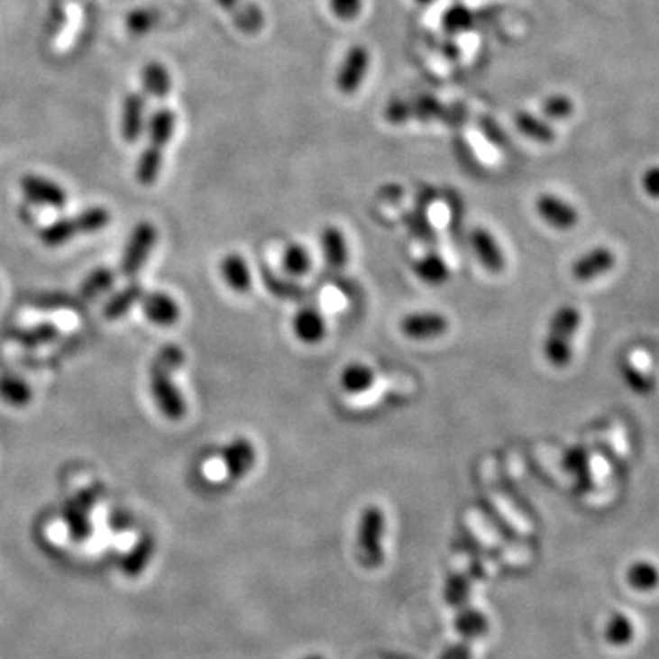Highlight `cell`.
<instances>
[{"label":"cell","mask_w":659,"mask_h":659,"mask_svg":"<svg viewBox=\"0 0 659 659\" xmlns=\"http://www.w3.org/2000/svg\"><path fill=\"white\" fill-rule=\"evenodd\" d=\"M414 275L427 286H442L449 280L451 270L445 259L438 253H427L412 264Z\"/></svg>","instance_id":"d6986e66"},{"label":"cell","mask_w":659,"mask_h":659,"mask_svg":"<svg viewBox=\"0 0 659 659\" xmlns=\"http://www.w3.org/2000/svg\"><path fill=\"white\" fill-rule=\"evenodd\" d=\"M616 266V257L609 248H593L579 257L572 266V275L579 282H591Z\"/></svg>","instance_id":"4fadbf2b"},{"label":"cell","mask_w":659,"mask_h":659,"mask_svg":"<svg viewBox=\"0 0 659 659\" xmlns=\"http://www.w3.org/2000/svg\"><path fill=\"white\" fill-rule=\"evenodd\" d=\"M625 383L637 394H648L655 389V381L652 376H646L645 372H639L634 369V365H623L621 369Z\"/></svg>","instance_id":"e575fe53"},{"label":"cell","mask_w":659,"mask_h":659,"mask_svg":"<svg viewBox=\"0 0 659 659\" xmlns=\"http://www.w3.org/2000/svg\"><path fill=\"white\" fill-rule=\"evenodd\" d=\"M145 96L131 92L124 101L122 110V134L127 143H136L143 134L145 125Z\"/></svg>","instance_id":"9a60e30c"},{"label":"cell","mask_w":659,"mask_h":659,"mask_svg":"<svg viewBox=\"0 0 659 659\" xmlns=\"http://www.w3.org/2000/svg\"><path fill=\"white\" fill-rule=\"evenodd\" d=\"M220 271L224 277V282L236 293H246L252 289L253 286V277H252V270L248 261L238 255V253H229L222 259L220 264Z\"/></svg>","instance_id":"2e32d148"},{"label":"cell","mask_w":659,"mask_h":659,"mask_svg":"<svg viewBox=\"0 0 659 659\" xmlns=\"http://www.w3.org/2000/svg\"><path fill=\"white\" fill-rule=\"evenodd\" d=\"M291 330L298 341L314 346V344H319L325 341L328 325H326V317L317 308L307 307L293 316Z\"/></svg>","instance_id":"7c38bea8"},{"label":"cell","mask_w":659,"mask_h":659,"mask_svg":"<svg viewBox=\"0 0 659 659\" xmlns=\"http://www.w3.org/2000/svg\"><path fill=\"white\" fill-rule=\"evenodd\" d=\"M142 308L147 319L158 326H172L179 319V307L172 297L163 291L143 293Z\"/></svg>","instance_id":"5bb4252c"},{"label":"cell","mask_w":659,"mask_h":659,"mask_svg":"<svg viewBox=\"0 0 659 659\" xmlns=\"http://www.w3.org/2000/svg\"><path fill=\"white\" fill-rule=\"evenodd\" d=\"M628 581L634 584V588L650 590V588H654L657 584L659 573L655 572L654 566H650L646 563H639V564L632 566V570L628 573Z\"/></svg>","instance_id":"d590c367"},{"label":"cell","mask_w":659,"mask_h":659,"mask_svg":"<svg viewBox=\"0 0 659 659\" xmlns=\"http://www.w3.org/2000/svg\"><path fill=\"white\" fill-rule=\"evenodd\" d=\"M110 224V213L105 207H90L78 216L59 218L41 231V243L48 248L63 246L78 234H88L105 229Z\"/></svg>","instance_id":"7a4b0ae2"},{"label":"cell","mask_w":659,"mask_h":659,"mask_svg":"<svg viewBox=\"0 0 659 659\" xmlns=\"http://www.w3.org/2000/svg\"><path fill=\"white\" fill-rule=\"evenodd\" d=\"M515 125L520 131V134L535 140V142H543L548 143L554 140V131L552 127L545 122V119L536 117L529 112H518L515 115Z\"/></svg>","instance_id":"4316f807"},{"label":"cell","mask_w":659,"mask_h":659,"mask_svg":"<svg viewBox=\"0 0 659 659\" xmlns=\"http://www.w3.org/2000/svg\"><path fill=\"white\" fill-rule=\"evenodd\" d=\"M442 659H469V654L465 648H453Z\"/></svg>","instance_id":"b9f144b4"},{"label":"cell","mask_w":659,"mask_h":659,"mask_svg":"<svg viewBox=\"0 0 659 659\" xmlns=\"http://www.w3.org/2000/svg\"><path fill=\"white\" fill-rule=\"evenodd\" d=\"M176 127V114L170 108H158L149 119V145L165 151Z\"/></svg>","instance_id":"44dd1931"},{"label":"cell","mask_w":659,"mask_h":659,"mask_svg":"<svg viewBox=\"0 0 659 659\" xmlns=\"http://www.w3.org/2000/svg\"><path fill=\"white\" fill-rule=\"evenodd\" d=\"M471 246L486 271L499 275L506 270V253L490 229L474 227L471 231Z\"/></svg>","instance_id":"ba28073f"},{"label":"cell","mask_w":659,"mask_h":659,"mask_svg":"<svg viewBox=\"0 0 659 659\" xmlns=\"http://www.w3.org/2000/svg\"><path fill=\"white\" fill-rule=\"evenodd\" d=\"M321 250L332 270H343L348 262V243L341 227L326 225L321 231Z\"/></svg>","instance_id":"e0dca14e"},{"label":"cell","mask_w":659,"mask_h":659,"mask_svg":"<svg viewBox=\"0 0 659 659\" xmlns=\"http://www.w3.org/2000/svg\"><path fill=\"white\" fill-rule=\"evenodd\" d=\"M416 3L422 5V6H431L435 3V0H416Z\"/></svg>","instance_id":"ee69618b"},{"label":"cell","mask_w":659,"mask_h":659,"mask_svg":"<svg viewBox=\"0 0 659 659\" xmlns=\"http://www.w3.org/2000/svg\"><path fill=\"white\" fill-rule=\"evenodd\" d=\"M57 335H59V332L53 325H37V326L17 332L14 335V339L28 348H37V346L53 343L57 339Z\"/></svg>","instance_id":"f546056e"},{"label":"cell","mask_w":659,"mask_h":659,"mask_svg":"<svg viewBox=\"0 0 659 659\" xmlns=\"http://www.w3.org/2000/svg\"><path fill=\"white\" fill-rule=\"evenodd\" d=\"M476 24V14L467 6V5H451L442 19H440V26L444 30V33H447L449 37H456L462 33H467L474 28Z\"/></svg>","instance_id":"ffe728a7"},{"label":"cell","mask_w":659,"mask_h":659,"mask_svg":"<svg viewBox=\"0 0 659 659\" xmlns=\"http://www.w3.org/2000/svg\"><path fill=\"white\" fill-rule=\"evenodd\" d=\"M449 328L451 321L440 312H412L407 314L399 323L401 334L412 341L438 339L445 335Z\"/></svg>","instance_id":"52a82bcc"},{"label":"cell","mask_w":659,"mask_h":659,"mask_svg":"<svg viewBox=\"0 0 659 659\" xmlns=\"http://www.w3.org/2000/svg\"><path fill=\"white\" fill-rule=\"evenodd\" d=\"M385 513L378 506L365 508L359 522V554L365 564L378 566L383 561V538H385Z\"/></svg>","instance_id":"3957f363"},{"label":"cell","mask_w":659,"mask_h":659,"mask_svg":"<svg viewBox=\"0 0 659 659\" xmlns=\"http://www.w3.org/2000/svg\"><path fill=\"white\" fill-rule=\"evenodd\" d=\"M310 659H321V657H310Z\"/></svg>","instance_id":"f6af8a7d"},{"label":"cell","mask_w":659,"mask_h":659,"mask_svg":"<svg viewBox=\"0 0 659 659\" xmlns=\"http://www.w3.org/2000/svg\"><path fill=\"white\" fill-rule=\"evenodd\" d=\"M632 637V625L625 618H616L609 625V639L614 643H625Z\"/></svg>","instance_id":"f35d334b"},{"label":"cell","mask_w":659,"mask_h":659,"mask_svg":"<svg viewBox=\"0 0 659 659\" xmlns=\"http://www.w3.org/2000/svg\"><path fill=\"white\" fill-rule=\"evenodd\" d=\"M114 271L108 268H99L96 271H92L85 282L81 284V295L87 298H94L101 293H105L106 289H110V286L114 284Z\"/></svg>","instance_id":"d6a6232c"},{"label":"cell","mask_w":659,"mask_h":659,"mask_svg":"<svg viewBox=\"0 0 659 659\" xmlns=\"http://www.w3.org/2000/svg\"><path fill=\"white\" fill-rule=\"evenodd\" d=\"M143 297V288L142 284L134 282L131 286H127L125 289H122L119 293H115L110 301L106 303L105 307V317L108 321H114V319H119L129 314V310L138 303L142 301Z\"/></svg>","instance_id":"7402d4cb"},{"label":"cell","mask_w":659,"mask_h":659,"mask_svg":"<svg viewBox=\"0 0 659 659\" xmlns=\"http://www.w3.org/2000/svg\"><path fill=\"white\" fill-rule=\"evenodd\" d=\"M186 363V353L184 350L179 348L178 344H165L154 357V362L151 367L161 369L165 372L174 374L176 371H179Z\"/></svg>","instance_id":"1f68e13d"},{"label":"cell","mask_w":659,"mask_h":659,"mask_svg":"<svg viewBox=\"0 0 659 659\" xmlns=\"http://www.w3.org/2000/svg\"><path fill=\"white\" fill-rule=\"evenodd\" d=\"M412 117L422 119V122H429V119H440L445 115L444 105L431 94H422L416 99L410 101Z\"/></svg>","instance_id":"4dcf8cb0"},{"label":"cell","mask_w":659,"mask_h":659,"mask_svg":"<svg viewBox=\"0 0 659 659\" xmlns=\"http://www.w3.org/2000/svg\"><path fill=\"white\" fill-rule=\"evenodd\" d=\"M243 0H216V5L222 8V10H227V12H233L238 5H241Z\"/></svg>","instance_id":"7bdbcfd3"},{"label":"cell","mask_w":659,"mask_h":659,"mask_svg":"<svg viewBox=\"0 0 659 659\" xmlns=\"http://www.w3.org/2000/svg\"><path fill=\"white\" fill-rule=\"evenodd\" d=\"M163 167V151L156 149L152 145H147V149L142 152L136 167V178L142 186H152L160 170Z\"/></svg>","instance_id":"484cf974"},{"label":"cell","mask_w":659,"mask_h":659,"mask_svg":"<svg viewBox=\"0 0 659 659\" xmlns=\"http://www.w3.org/2000/svg\"><path fill=\"white\" fill-rule=\"evenodd\" d=\"M581 326V312L564 305L552 316L545 339L546 362L557 369H564L573 359V341Z\"/></svg>","instance_id":"6da1fadb"},{"label":"cell","mask_w":659,"mask_h":659,"mask_svg":"<svg viewBox=\"0 0 659 659\" xmlns=\"http://www.w3.org/2000/svg\"><path fill=\"white\" fill-rule=\"evenodd\" d=\"M65 23H67L65 8L61 5H53L51 12H50V17H48V23H46V35L55 37L57 33H61Z\"/></svg>","instance_id":"74e56055"},{"label":"cell","mask_w":659,"mask_h":659,"mask_svg":"<svg viewBox=\"0 0 659 659\" xmlns=\"http://www.w3.org/2000/svg\"><path fill=\"white\" fill-rule=\"evenodd\" d=\"M222 462L231 481H241L257 463V449L252 440L241 436L229 442L222 451Z\"/></svg>","instance_id":"9c48e42d"},{"label":"cell","mask_w":659,"mask_h":659,"mask_svg":"<svg viewBox=\"0 0 659 659\" xmlns=\"http://www.w3.org/2000/svg\"><path fill=\"white\" fill-rule=\"evenodd\" d=\"M233 21L244 33H257L262 28L264 17L253 3H241L233 10Z\"/></svg>","instance_id":"f1b7e54d"},{"label":"cell","mask_w":659,"mask_h":659,"mask_svg":"<svg viewBox=\"0 0 659 659\" xmlns=\"http://www.w3.org/2000/svg\"><path fill=\"white\" fill-rule=\"evenodd\" d=\"M33 398L32 387L17 376H0V399L12 407H26Z\"/></svg>","instance_id":"cb8c5ba5"},{"label":"cell","mask_w":659,"mask_h":659,"mask_svg":"<svg viewBox=\"0 0 659 659\" xmlns=\"http://www.w3.org/2000/svg\"><path fill=\"white\" fill-rule=\"evenodd\" d=\"M21 189L24 197L37 206H46L51 209H63L67 206L65 189L42 176L24 174L21 178Z\"/></svg>","instance_id":"30bf717a"},{"label":"cell","mask_w":659,"mask_h":659,"mask_svg":"<svg viewBox=\"0 0 659 659\" xmlns=\"http://www.w3.org/2000/svg\"><path fill=\"white\" fill-rule=\"evenodd\" d=\"M170 376V372L151 367V392L158 410L170 422H179L188 414V405Z\"/></svg>","instance_id":"5b68a950"},{"label":"cell","mask_w":659,"mask_h":659,"mask_svg":"<svg viewBox=\"0 0 659 659\" xmlns=\"http://www.w3.org/2000/svg\"><path fill=\"white\" fill-rule=\"evenodd\" d=\"M371 63H372V57H371V51L367 46H363V44L350 46L337 69L335 88L343 96H353L359 88H362L363 81L367 79Z\"/></svg>","instance_id":"277c9868"},{"label":"cell","mask_w":659,"mask_h":659,"mask_svg":"<svg viewBox=\"0 0 659 659\" xmlns=\"http://www.w3.org/2000/svg\"><path fill=\"white\" fill-rule=\"evenodd\" d=\"M161 23V12L156 8H138L129 12L125 17V26L131 35H147Z\"/></svg>","instance_id":"83f0119b"},{"label":"cell","mask_w":659,"mask_h":659,"mask_svg":"<svg viewBox=\"0 0 659 659\" xmlns=\"http://www.w3.org/2000/svg\"><path fill=\"white\" fill-rule=\"evenodd\" d=\"M363 0H328V8L337 21L352 23L363 12Z\"/></svg>","instance_id":"836d02e7"},{"label":"cell","mask_w":659,"mask_h":659,"mask_svg":"<svg viewBox=\"0 0 659 659\" xmlns=\"http://www.w3.org/2000/svg\"><path fill=\"white\" fill-rule=\"evenodd\" d=\"M460 628H462V632H467V634L482 632V628H486V621L481 616H467L465 619L460 621Z\"/></svg>","instance_id":"ab89813d"},{"label":"cell","mask_w":659,"mask_h":659,"mask_svg":"<svg viewBox=\"0 0 659 659\" xmlns=\"http://www.w3.org/2000/svg\"><path fill=\"white\" fill-rule=\"evenodd\" d=\"M535 211L550 227L568 231L579 224L577 209L555 195H541L535 200Z\"/></svg>","instance_id":"8fae6325"},{"label":"cell","mask_w":659,"mask_h":659,"mask_svg":"<svg viewBox=\"0 0 659 659\" xmlns=\"http://www.w3.org/2000/svg\"><path fill=\"white\" fill-rule=\"evenodd\" d=\"M339 383H341V389L350 396L363 394L374 387L376 371L367 363H359V362L348 363L341 371Z\"/></svg>","instance_id":"ac0fdd59"},{"label":"cell","mask_w":659,"mask_h":659,"mask_svg":"<svg viewBox=\"0 0 659 659\" xmlns=\"http://www.w3.org/2000/svg\"><path fill=\"white\" fill-rule=\"evenodd\" d=\"M156 241H158V231L151 222L138 224L134 227V231L131 233L127 248L124 252L122 273L127 277L136 275L143 268L145 261L149 259Z\"/></svg>","instance_id":"8992f818"},{"label":"cell","mask_w":659,"mask_h":659,"mask_svg":"<svg viewBox=\"0 0 659 659\" xmlns=\"http://www.w3.org/2000/svg\"><path fill=\"white\" fill-rule=\"evenodd\" d=\"M142 83L149 96L163 99L170 92V76L169 70L156 61H151L142 70Z\"/></svg>","instance_id":"603a6c76"},{"label":"cell","mask_w":659,"mask_h":659,"mask_svg":"<svg viewBox=\"0 0 659 659\" xmlns=\"http://www.w3.org/2000/svg\"><path fill=\"white\" fill-rule=\"evenodd\" d=\"M568 110V103L561 97H552L546 101L545 105V112L550 115V117H557V115H563L564 112Z\"/></svg>","instance_id":"60d3db41"},{"label":"cell","mask_w":659,"mask_h":659,"mask_svg":"<svg viewBox=\"0 0 659 659\" xmlns=\"http://www.w3.org/2000/svg\"><path fill=\"white\" fill-rule=\"evenodd\" d=\"M385 117H387V122L392 124V125H403V124H407L408 119H412L410 101L392 99L387 105V108H385Z\"/></svg>","instance_id":"8d00e7d4"},{"label":"cell","mask_w":659,"mask_h":659,"mask_svg":"<svg viewBox=\"0 0 659 659\" xmlns=\"http://www.w3.org/2000/svg\"><path fill=\"white\" fill-rule=\"evenodd\" d=\"M312 255L303 244H289L282 253V268L291 277H305L312 271Z\"/></svg>","instance_id":"d4e9b609"}]
</instances>
